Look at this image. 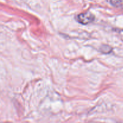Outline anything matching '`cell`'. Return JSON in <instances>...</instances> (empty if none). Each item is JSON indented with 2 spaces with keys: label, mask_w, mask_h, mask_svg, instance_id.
Here are the masks:
<instances>
[{
  "label": "cell",
  "mask_w": 123,
  "mask_h": 123,
  "mask_svg": "<svg viewBox=\"0 0 123 123\" xmlns=\"http://www.w3.org/2000/svg\"><path fill=\"white\" fill-rule=\"evenodd\" d=\"M76 20L82 25H86L92 22L95 19V16L90 12L82 13L76 16Z\"/></svg>",
  "instance_id": "1"
},
{
  "label": "cell",
  "mask_w": 123,
  "mask_h": 123,
  "mask_svg": "<svg viewBox=\"0 0 123 123\" xmlns=\"http://www.w3.org/2000/svg\"><path fill=\"white\" fill-rule=\"evenodd\" d=\"M110 2L113 6L119 7L122 5V0H110Z\"/></svg>",
  "instance_id": "2"
}]
</instances>
